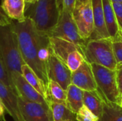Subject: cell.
<instances>
[{"instance_id":"obj_1","label":"cell","mask_w":122,"mask_h":121,"mask_svg":"<svg viewBox=\"0 0 122 121\" xmlns=\"http://www.w3.org/2000/svg\"><path fill=\"white\" fill-rule=\"evenodd\" d=\"M11 26L16 35L21 58L24 64L30 67L47 87L49 79L41 66L37 56L38 40L40 31L32 21L26 18L24 21H12Z\"/></svg>"},{"instance_id":"obj_2","label":"cell","mask_w":122,"mask_h":121,"mask_svg":"<svg viewBox=\"0 0 122 121\" xmlns=\"http://www.w3.org/2000/svg\"><path fill=\"white\" fill-rule=\"evenodd\" d=\"M57 0H34L25 5V16L29 19L40 32L49 34L59 17Z\"/></svg>"},{"instance_id":"obj_3","label":"cell","mask_w":122,"mask_h":121,"mask_svg":"<svg viewBox=\"0 0 122 121\" xmlns=\"http://www.w3.org/2000/svg\"><path fill=\"white\" fill-rule=\"evenodd\" d=\"M0 54L10 77L14 73L21 74V67L24 63L11 24L0 26Z\"/></svg>"},{"instance_id":"obj_4","label":"cell","mask_w":122,"mask_h":121,"mask_svg":"<svg viewBox=\"0 0 122 121\" xmlns=\"http://www.w3.org/2000/svg\"><path fill=\"white\" fill-rule=\"evenodd\" d=\"M82 53L85 61L89 63L99 65L116 71L117 63L111 39H89L83 47Z\"/></svg>"},{"instance_id":"obj_5","label":"cell","mask_w":122,"mask_h":121,"mask_svg":"<svg viewBox=\"0 0 122 121\" xmlns=\"http://www.w3.org/2000/svg\"><path fill=\"white\" fill-rule=\"evenodd\" d=\"M91 66L100 95L105 101L119 105L121 94L117 87L116 71L94 63Z\"/></svg>"},{"instance_id":"obj_6","label":"cell","mask_w":122,"mask_h":121,"mask_svg":"<svg viewBox=\"0 0 122 121\" xmlns=\"http://www.w3.org/2000/svg\"><path fill=\"white\" fill-rule=\"evenodd\" d=\"M52 52L72 72L84 62L82 51L75 44L61 39L49 37Z\"/></svg>"},{"instance_id":"obj_7","label":"cell","mask_w":122,"mask_h":121,"mask_svg":"<svg viewBox=\"0 0 122 121\" xmlns=\"http://www.w3.org/2000/svg\"><path fill=\"white\" fill-rule=\"evenodd\" d=\"M48 36L69 41L80 48L81 51L86 42L80 36L72 13L66 10H60L57 24Z\"/></svg>"},{"instance_id":"obj_8","label":"cell","mask_w":122,"mask_h":121,"mask_svg":"<svg viewBox=\"0 0 122 121\" xmlns=\"http://www.w3.org/2000/svg\"><path fill=\"white\" fill-rule=\"evenodd\" d=\"M73 19L82 39L87 41L94 31L92 0H86L76 5L72 11Z\"/></svg>"},{"instance_id":"obj_9","label":"cell","mask_w":122,"mask_h":121,"mask_svg":"<svg viewBox=\"0 0 122 121\" xmlns=\"http://www.w3.org/2000/svg\"><path fill=\"white\" fill-rule=\"evenodd\" d=\"M18 104L24 121H54L49 106L26 101L19 96Z\"/></svg>"},{"instance_id":"obj_10","label":"cell","mask_w":122,"mask_h":121,"mask_svg":"<svg viewBox=\"0 0 122 121\" xmlns=\"http://www.w3.org/2000/svg\"><path fill=\"white\" fill-rule=\"evenodd\" d=\"M47 76L49 81L59 83L66 91L71 84V71L52 52L47 66Z\"/></svg>"},{"instance_id":"obj_11","label":"cell","mask_w":122,"mask_h":121,"mask_svg":"<svg viewBox=\"0 0 122 121\" xmlns=\"http://www.w3.org/2000/svg\"><path fill=\"white\" fill-rule=\"evenodd\" d=\"M71 84L84 91L97 90V83L90 63L84 61L77 70L71 73Z\"/></svg>"},{"instance_id":"obj_12","label":"cell","mask_w":122,"mask_h":121,"mask_svg":"<svg viewBox=\"0 0 122 121\" xmlns=\"http://www.w3.org/2000/svg\"><path fill=\"white\" fill-rule=\"evenodd\" d=\"M17 96L24 100L49 106L45 98L41 96L20 73H14L11 77Z\"/></svg>"},{"instance_id":"obj_13","label":"cell","mask_w":122,"mask_h":121,"mask_svg":"<svg viewBox=\"0 0 122 121\" xmlns=\"http://www.w3.org/2000/svg\"><path fill=\"white\" fill-rule=\"evenodd\" d=\"M0 99L6 111L14 121H24L20 113L18 104V96L10 88L0 82Z\"/></svg>"},{"instance_id":"obj_14","label":"cell","mask_w":122,"mask_h":121,"mask_svg":"<svg viewBox=\"0 0 122 121\" xmlns=\"http://www.w3.org/2000/svg\"><path fill=\"white\" fill-rule=\"evenodd\" d=\"M92 11L94 18V31L89 39H110L106 26L102 0H92Z\"/></svg>"},{"instance_id":"obj_15","label":"cell","mask_w":122,"mask_h":121,"mask_svg":"<svg viewBox=\"0 0 122 121\" xmlns=\"http://www.w3.org/2000/svg\"><path fill=\"white\" fill-rule=\"evenodd\" d=\"M102 6L104 14L107 29L112 41L122 40L120 36L113 4L111 0H102Z\"/></svg>"},{"instance_id":"obj_16","label":"cell","mask_w":122,"mask_h":121,"mask_svg":"<svg viewBox=\"0 0 122 121\" xmlns=\"http://www.w3.org/2000/svg\"><path fill=\"white\" fill-rule=\"evenodd\" d=\"M25 5V0H2L1 6L11 20L21 22L26 19Z\"/></svg>"},{"instance_id":"obj_17","label":"cell","mask_w":122,"mask_h":121,"mask_svg":"<svg viewBox=\"0 0 122 121\" xmlns=\"http://www.w3.org/2000/svg\"><path fill=\"white\" fill-rule=\"evenodd\" d=\"M104 101L97 90L94 91H84V106L98 118L102 115Z\"/></svg>"},{"instance_id":"obj_18","label":"cell","mask_w":122,"mask_h":121,"mask_svg":"<svg viewBox=\"0 0 122 121\" xmlns=\"http://www.w3.org/2000/svg\"><path fill=\"white\" fill-rule=\"evenodd\" d=\"M84 91L71 84L66 89V105L68 108L75 114L84 106L83 103Z\"/></svg>"},{"instance_id":"obj_19","label":"cell","mask_w":122,"mask_h":121,"mask_svg":"<svg viewBox=\"0 0 122 121\" xmlns=\"http://www.w3.org/2000/svg\"><path fill=\"white\" fill-rule=\"evenodd\" d=\"M21 75L24 79L30 84V86H31L46 100L47 87L34 72V71L27 65L24 64L21 67Z\"/></svg>"},{"instance_id":"obj_20","label":"cell","mask_w":122,"mask_h":121,"mask_svg":"<svg viewBox=\"0 0 122 121\" xmlns=\"http://www.w3.org/2000/svg\"><path fill=\"white\" fill-rule=\"evenodd\" d=\"M54 121H77L74 113L70 111L66 104L49 102Z\"/></svg>"},{"instance_id":"obj_21","label":"cell","mask_w":122,"mask_h":121,"mask_svg":"<svg viewBox=\"0 0 122 121\" xmlns=\"http://www.w3.org/2000/svg\"><path fill=\"white\" fill-rule=\"evenodd\" d=\"M46 100L47 103L54 102L66 104V91L64 90L59 83L53 81H49L47 85Z\"/></svg>"},{"instance_id":"obj_22","label":"cell","mask_w":122,"mask_h":121,"mask_svg":"<svg viewBox=\"0 0 122 121\" xmlns=\"http://www.w3.org/2000/svg\"><path fill=\"white\" fill-rule=\"evenodd\" d=\"M98 121H122V108L118 104L104 101Z\"/></svg>"},{"instance_id":"obj_23","label":"cell","mask_w":122,"mask_h":121,"mask_svg":"<svg viewBox=\"0 0 122 121\" xmlns=\"http://www.w3.org/2000/svg\"><path fill=\"white\" fill-rule=\"evenodd\" d=\"M0 82H1L3 84H4L7 87L10 88L11 89H12L16 93V91H15L14 86L13 85L12 81L11 79L10 75L6 70V68L4 61L1 56V54H0Z\"/></svg>"},{"instance_id":"obj_24","label":"cell","mask_w":122,"mask_h":121,"mask_svg":"<svg viewBox=\"0 0 122 121\" xmlns=\"http://www.w3.org/2000/svg\"><path fill=\"white\" fill-rule=\"evenodd\" d=\"M76 116L77 121H98L99 120V118L84 106L79 109Z\"/></svg>"},{"instance_id":"obj_25","label":"cell","mask_w":122,"mask_h":121,"mask_svg":"<svg viewBox=\"0 0 122 121\" xmlns=\"http://www.w3.org/2000/svg\"><path fill=\"white\" fill-rule=\"evenodd\" d=\"M112 47L117 66H122V40L112 41Z\"/></svg>"},{"instance_id":"obj_26","label":"cell","mask_w":122,"mask_h":121,"mask_svg":"<svg viewBox=\"0 0 122 121\" xmlns=\"http://www.w3.org/2000/svg\"><path fill=\"white\" fill-rule=\"evenodd\" d=\"M112 4L115 12L119 31L122 39V4L121 3H112Z\"/></svg>"},{"instance_id":"obj_27","label":"cell","mask_w":122,"mask_h":121,"mask_svg":"<svg viewBox=\"0 0 122 121\" xmlns=\"http://www.w3.org/2000/svg\"><path fill=\"white\" fill-rule=\"evenodd\" d=\"M76 0H57V4L60 10H66L72 13L75 6Z\"/></svg>"},{"instance_id":"obj_28","label":"cell","mask_w":122,"mask_h":121,"mask_svg":"<svg viewBox=\"0 0 122 121\" xmlns=\"http://www.w3.org/2000/svg\"><path fill=\"white\" fill-rule=\"evenodd\" d=\"M12 21H13L11 20L6 14L1 5H0V26L10 25L12 23Z\"/></svg>"},{"instance_id":"obj_29","label":"cell","mask_w":122,"mask_h":121,"mask_svg":"<svg viewBox=\"0 0 122 121\" xmlns=\"http://www.w3.org/2000/svg\"><path fill=\"white\" fill-rule=\"evenodd\" d=\"M116 78L118 90L119 93L122 95V66H117L116 69Z\"/></svg>"},{"instance_id":"obj_30","label":"cell","mask_w":122,"mask_h":121,"mask_svg":"<svg viewBox=\"0 0 122 121\" xmlns=\"http://www.w3.org/2000/svg\"><path fill=\"white\" fill-rule=\"evenodd\" d=\"M5 108L3 105L1 99H0V121H6L5 118Z\"/></svg>"},{"instance_id":"obj_31","label":"cell","mask_w":122,"mask_h":121,"mask_svg":"<svg viewBox=\"0 0 122 121\" xmlns=\"http://www.w3.org/2000/svg\"><path fill=\"white\" fill-rule=\"evenodd\" d=\"M86 0H76V5H78V4H80L81 3H83L84 1H85Z\"/></svg>"},{"instance_id":"obj_32","label":"cell","mask_w":122,"mask_h":121,"mask_svg":"<svg viewBox=\"0 0 122 121\" xmlns=\"http://www.w3.org/2000/svg\"><path fill=\"white\" fill-rule=\"evenodd\" d=\"M112 3H121L122 4V0H111Z\"/></svg>"},{"instance_id":"obj_33","label":"cell","mask_w":122,"mask_h":121,"mask_svg":"<svg viewBox=\"0 0 122 121\" xmlns=\"http://www.w3.org/2000/svg\"><path fill=\"white\" fill-rule=\"evenodd\" d=\"M34 0H25V4H30L31 3L32 1H34Z\"/></svg>"},{"instance_id":"obj_34","label":"cell","mask_w":122,"mask_h":121,"mask_svg":"<svg viewBox=\"0 0 122 121\" xmlns=\"http://www.w3.org/2000/svg\"><path fill=\"white\" fill-rule=\"evenodd\" d=\"M119 106L122 108V95L121 96V98H120V101H119Z\"/></svg>"}]
</instances>
